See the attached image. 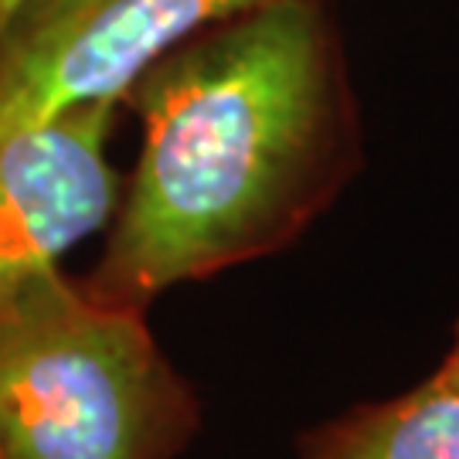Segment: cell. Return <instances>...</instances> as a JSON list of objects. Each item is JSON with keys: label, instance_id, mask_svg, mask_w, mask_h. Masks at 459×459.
Wrapping results in <instances>:
<instances>
[{"label": "cell", "instance_id": "1", "mask_svg": "<svg viewBox=\"0 0 459 459\" xmlns=\"http://www.w3.org/2000/svg\"><path fill=\"white\" fill-rule=\"evenodd\" d=\"M123 106L140 157L85 282L133 307L290 248L364 164L333 0H269L204 28Z\"/></svg>", "mask_w": 459, "mask_h": 459}, {"label": "cell", "instance_id": "2", "mask_svg": "<svg viewBox=\"0 0 459 459\" xmlns=\"http://www.w3.org/2000/svg\"><path fill=\"white\" fill-rule=\"evenodd\" d=\"M197 422L147 307L62 265L0 299V459H178Z\"/></svg>", "mask_w": 459, "mask_h": 459}, {"label": "cell", "instance_id": "3", "mask_svg": "<svg viewBox=\"0 0 459 459\" xmlns=\"http://www.w3.org/2000/svg\"><path fill=\"white\" fill-rule=\"evenodd\" d=\"M269 0H28L0 24V133L116 102L167 51Z\"/></svg>", "mask_w": 459, "mask_h": 459}, {"label": "cell", "instance_id": "4", "mask_svg": "<svg viewBox=\"0 0 459 459\" xmlns=\"http://www.w3.org/2000/svg\"><path fill=\"white\" fill-rule=\"evenodd\" d=\"M116 102L0 133V299L109 229L123 178L109 160Z\"/></svg>", "mask_w": 459, "mask_h": 459}, {"label": "cell", "instance_id": "5", "mask_svg": "<svg viewBox=\"0 0 459 459\" xmlns=\"http://www.w3.org/2000/svg\"><path fill=\"white\" fill-rule=\"evenodd\" d=\"M296 459H459V320L419 385L303 432Z\"/></svg>", "mask_w": 459, "mask_h": 459}, {"label": "cell", "instance_id": "6", "mask_svg": "<svg viewBox=\"0 0 459 459\" xmlns=\"http://www.w3.org/2000/svg\"><path fill=\"white\" fill-rule=\"evenodd\" d=\"M24 4H28V0H0V24L14 14L17 7H24Z\"/></svg>", "mask_w": 459, "mask_h": 459}]
</instances>
